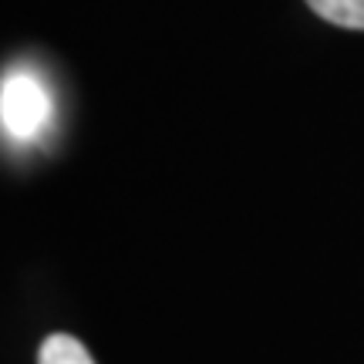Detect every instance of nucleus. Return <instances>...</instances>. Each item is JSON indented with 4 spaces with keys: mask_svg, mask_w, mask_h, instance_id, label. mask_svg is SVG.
<instances>
[{
    "mask_svg": "<svg viewBox=\"0 0 364 364\" xmlns=\"http://www.w3.org/2000/svg\"><path fill=\"white\" fill-rule=\"evenodd\" d=\"M317 17L327 24L348 27V31H364V0H304Z\"/></svg>",
    "mask_w": 364,
    "mask_h": 364,
    "instance_id": "nucleus-3",
    "label": "nucleus"
},
{
    "mask_svg": "<svg viewBox=\"0 0 364 364\" xmlns=\"http://www.w3.org/2000/svg\"><path fill=\"white\" fill-rule=\"evenodd\" d=\"M51 91L34 71H24V68L7 71L4 88H0V118H4V132L11 142H38L51 122Z\"/></svg>",
    "mask_w": 364,
    "mask_h": 364,
    "instance_id": "nucleus-1",
    "label": "nucleus"
},
{
    "mask_svg": "<svg viewBox=\"0 0 364 364\" xmlns=\"http://www.w3.org/2000/svg\"><path fill=\"white\" fill-rule=\"evenodd\" d=\"M38 364H95L88 348L71 334H48L38 348Z\"/></svg>",
    "mask_w": 364,
    "mask_h": 364,
    "instance_id": "nucleus-2",
    "label": "nucleus"
}]
</instances>
